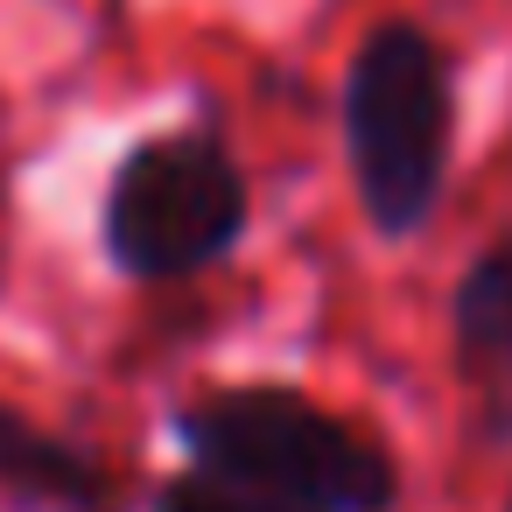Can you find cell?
Masks as SVG:
<instances>
[{
  "mask_svg": "<svg viewBox=\"0 0 512 512\" xmlns=\"http://www.w3.org/2000/svg\"><path fill=\"white\" fill-rule=\"evenodd\" d=\"M0 498L22 512H106L113 477L92 449L36 428L15 407H0Z\"/></svg>",
  "mask_w": 512,
  "mask_h": 512,
  "instance_id": "cell-4",
  "label": "cell"
},
{
  "mask_svg": "<svg viewBox=\"0 0 512 512\" xmlns=\"http://www.w3.org/2000/svg\"><path fill=\"white\" fill-rule=\"evenodd\" d=\"M505 512H512V491H505Z\"/></svg>",
  "mask_w": 512,
  "mask_h": 512,
  "instance_id": "cell-7",
  "label": "cell"
},
{
  "mask_svg": "<svg viewBox=\"0 0 512 512\" xmlns=\"http://www.w3.org/2000/svg\"><path fill=\"white\" fill-rule=\"evenodd\" d=\"M169 435L211 477L267 491L295 512H393V456L295 386H211L176 407Z\"/></svg>",
  "mask_w": 512,
  "mask_h": 512,
  "instance_id": "cell-1",
  "label": "cell"
},
{
  "mask_svg": "<svg viewBox=\"0 0 512 512\" xmlns=\"http://www.w3.org/2000/svg\"><path fill=\"white\" fill-rule=\"evenodd\" d=\"M337 120L365 218L386 239H414L442 204L456 148V78L442 43L414 22H379L344 71Z\"/></svg>",
  "mask_w": 512,
  "mask_h": 512,
  "instance_id": "cell-2",
  "label": "cell"
},
{
  "mask_svg": "<svg viewBox=\"0 0 512 512\" xmlns=\"http://www.w3.org/2000/svg\"><path fill=\"white\" fill-rule=\"evenodd\" d=\"M148 512H295V505H281L267 491H246V484L211 477V470L190 463V470H176V477H162L148 491Z\"/></svg>",
  "mask_w": 512,
  "mask_h": 512,
  "instance_id": "cell-6",
  "label": "cell"
},
{
  "mask_svg": "<svg viewBox=\"0 0 512 512\" xmlns=\"http://www.w3.org/2000/svg\"><path fill=\"white\" fill-rule=\"evenodd\" d=\"M253 225V183L218 134L134 141L99 204V246L127 281H190L218 267Z\"/></svg>",
  "mask_w": 512,
  "mask_h": 512,
  "instance_id": "cell-3",
  "label": "cell"
},
{
  "mask_svg": "<svg viewBox=\"0 0 512 512\" xmlns=\"http://www.w3.org/2000/svg\"><path fill=\"white\" fill-rule=\"evenodd\" d=\"M449 351L491 407H512V232L491 239L449 288Z\"/></svg>",
  "mask_w": 512,
  "mask_h": 512,
  "instance_id": "cell-5",
  "label": "cell"
}]
</instances>
